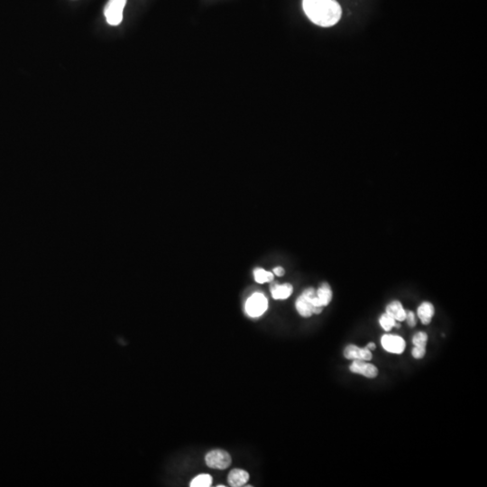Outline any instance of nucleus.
Instances as JSON below:
<instances>
[{
  "mask_svg": "<svg viewBox=\"0 0 487 487\" xmlns=\"http://www.w3.org/2000/svg\"><path fill=\"white\" fill-rule=\"evenodd\" d=\"M428 343V335L425 332H418L413 338L414 346H426Z\"/></svg>",
  "mask_w": 487,
  "mask_h": 487,
  "instance_id": "obj_17",
  "label": "nucleus"
},
{
  "mask_svg": "<svg viewBox=\"0 0 487 487\" xmlns=\"http://www.w3.org/2000/svg\"><path fill=\"white\" fill-rule=\"evenodd\" d=\"M254 275L256 283H271L274 278L272 272H268L262 268H256L254 271Z\"/></svg>",
  "mask_w": 487,
  "mask_h": 487,
  "instance_id": "obj_14",
  "label": "nucleus"
},
{
  "mask_svg": "<svg viewBox=\"0 0 487 487\" xmlns=\"http://www.w3.org/2000/svg\"><path fill=\"white\" fill-rule=\"evenodd\" d=\"M249 480V474L243 469H233L229 475L227 481L230 487H240L245 486Z\"/></svg>",
  "mask_w": 487,
  "mask_h": 487,
  "instance_id": "obj_9",
  "label": "nucleus"
},
{
  "mask_svg": "<svg viewBox=\"0 0 487 487\" xmlns=\"http://www.w3.org/2000/svg\"><path fill=\"white\" fill-rule=\"evenodd\" d=\"M379 323L382 329H385V331H390L393 327H400L398 324H396V320L386 312L381 315Z\"/></svg>",
  "mask_w": 487,
  "mask_h": 487,
  "instance_id": "obj_15",
  "label": "nucleus"
},
{
  "mask_svg": "<svg viewBox=\"0 0 487 487\" xmlns=\"http://www.w3.org/2000/svg\"><path fill=\"white\" fill-rule=\"evenodd\" d=\"M293 292V287L290 283L284 284H272L271 286V293L274 300H285L288 299Z\"/></svg>",
  "mask_w": 487,
  "mask_h": 487,
  "instance_id": "obj_10",
  "label": "nucleus"
},
{
  "mask_svg": "<svg viewBox=\"0 0 487 487\" xmlns=\"http://www.w3.org/2000/svg\"><path fill=\"white\" fill-rule=\"evenodd\" d=\"M205 461L207 465L210 468L224 470L230 466L232 459L230 455L226 451L216 449L206 455Z\"/></svg>",
  "mask_w": 487,
  "mask_h": 487,
  "instance_id": "obj_4",
  "label": "nucleus"
},
{
  "mask_svg": "<svg viewBox=\"0 0 487 487\" xmlns=\"http://www.w3.org/2000/svg\"><path fill=\"white\" fill-rule=\"evenodd\" d=\"M212 484V477L208 474H202L196 476L191 482L192 487H209Z\"/></svg>",
  "mask_w": 487,
  "mask_h": 487,
  "instance_id": "obj_16",
  "label": "nucleus"
},
{
  "mask_svg": "<svg viewBox=\"0 0 487 487\" xmlns=\"http://www.w3.org/2000/svg\"><path fill=\"white\" fill-rule=\"evenodd\" d=\"M349 370L354 374H361L367 378H375L378 375V369L375 365L360 359L352 360Z\"/></svg>",
  "mask_w": 487,
  "mask_h": 487,
  "instance_id": "obj_7",
  "label": "nucleus"
},
{
  "mask_svg": "<svg viewBox=\"0 0 487 487\" xmlns=\"http://www.w3.org/2000/svg\"><path fill=\"white\" fill-rule=\"evenodd\" d=\"M302 7L312 23L329 27L338 23L342 16V9L336 0H303Z\"/></svg>",
  "mask_w": 487,
  "mask_h": 487,
  "instance_id": "obj_1",
  "label": "nucleus"
},
{
  "mask_svg": "<svg viewBox=\"0 0 487 487\" xmlns=\"http://www.w3.org/2000/svg\"><path fill=\"white\" fill-rule=\"evenodd\" d=\"M317 299L321 302L323 306L326 307L329 305L330 301L332 300V290L329 286V283H323L320 287L316 292Z\"/></svg>",
  "mask_w": 487,
  "mask_h": 487,
  "instance_id": "obj_13",
  "label": "nucleus"
},
{
  "mask_svg": "<svg viewBox=\"0 0 487 487\" xmlns=\"http://www.w3.org/2000/svg\"><path fill=\"white\" fill-rule=\"evenodd\" d=\"M272 272H273L274 274H276V275L279 276V277H281V276H283V275H284V272H285V271H284V269H283V267H275V268L273 269Z\"/></svg>",
  "mask_w": 487,
  "mask_h": 487,
  "instance_id": "obj_20",
  "label": "nucleus"
},
{
  "mask_svg": "<svg viewBox=\"0 0 487 487\" xmlns=\"http://www.w3.org/2000/svg\"><path fill=\"white\" fill-rule=\"evenodd\" d=\"M417 314L420 321L424 325H429L432 320V317L435 314V309L432 303L429 301L422 302L417 310Z\"/></svg>",
  "mask_w": 487,
  "mask_h": 487,
  "instance_id": "obj_11",
  "label": "nucleus"
},
{
  "mask_svg": "<svg viewBox=\"0 0 487 487\" xmlns=\"http://www.w3.org/2000/svg\"><path fill=\"white\" fill-rule=\"evenodd\" d=\"M316 295V291L313 288L305 290L296 300L295 307L301 317H310L314 314V306L312 299Z\"/></svg>",
  "mask_w": 487,
  "mask_h": 487,
  "instance_id": "obj_5",
  "label": "nucleus"
},
{
  "mask_svg": "<svg viewBox=\"0 0 487 487\" xmlns=\"http://www.w3.org/2000/svg\"><path fill=\"white\" fill-rule=\"evenodd\" d=\"M127 0H108L104 8V15L108 24L117 26L123 20V12Z\"/></svg>",
  "mask_w": 487,
  "mask_h": 487,
  "instance_id": "obj_2",
  "label": "nucleus"
},
{
  "mask_svg": "<svg viewBox=\"0 0 487 487\" xmlns=\"http://www.w3.org/2000/svg\"><path fill=\"white\" fill-rule=\"evenodd\" d=\"M425 354H426V346H414V349L412 351V355L415 359L423 358Z\"/></svg>",
  "mask_w": 487,
  "mask_h": 487,
  "instance_id": "obj_18",
  "label": "nucleus"
},
{
  "mask_svg": "<svg viewBox=\"0 0 487 487\" xmlns=\"http://www.w3.org/2000/svg\"><path fill=\"white\" fill-rule=\"evenodd\" d=\"M408 322V325L410 327H414L416 325V318H415V315L413 312H406V318H405Z\"/></svg>",
  "mask_w": 487,
  "mask_h": 487,
  "instance_id": "obj_19",
  "label": "nucleus"
},
{
  "mask_svg": "<svg viewBox=\"0 0 487 487\" xmlns=\"http://www.w3.org/2000/svg\"><path fill=\"white\" fill-rule=\"evenodd\" d=\"M268 300L267 297L260 292H255L250 296L245 302V312L250 317H257L267 312Z\"/></svg>",
  "mask_w": 487,
  "mask_h": 487,
  "instance_id": "obj_3",
  "label": "nucleus"
},
{
  "mask_svg": "<svg viewBox=\"0 0 487 487\" xmlns=\"http://www.w3.org/2000/svg\"><path fill=\"white\" fill-rule=\"evenodd\" d=\"M386 313L393 317L396 321H403L406 318V311L403 309L399 300H393L386 306Z\"/></svg>",
  "mask_w": 487,
  "mask_h": 487,
  "instance_id": "obj_12",
  "label": "nucleus"
},
{
  "mask_svg": "<svg viewBox=\"0 0 487 487\" xmlns=\"http://www.w3.org/2000/svg\"><path fill=\"white\" fill-rule=\"evenodd\" d=\"M381 344L385 351L397 355L402 354L406 347L405 340H403L402 337L396 335H384L381 338Z\"/></svg>",
  "mask_w": 487,
  "mask_h": 487,
  "instance_id": "obj_6",
  "label": "nucleus"
},
{
  "mask_svg": "<svg viewBox=\"0 0 487 487\" xmlns=\"http://www.w3.org/2000/svg\"><path fill=\"white\" fill-rule=\"evenodd\" d=\"M344 357L348 360H365L370 361L373 358L372 351L369 350L367 347H359L356 345H347L344 349Z\"/></svg>",
  "mask_w": 487,
  "mask_h": 487,
  "instance_id": "obj_8",
  "label": "nucleus"
},
{
  "mask_svg": "<svg viewBox=\"0 0 487 487\" xmlns=\"http://www.w3.org/2000/svg\"><path fill=\"white\" fill-rule=\"evenodd\" d=\"M365 347H367L369 350H371V351H372V350H374V349H375V347H376V346H375V344H374V343L371 342V343L367 344V346H365Z\"/></svg>",
  "mask_w": 487,
  "mask_h": 487,
  "instance_id": "obj_21",
  "label": "nucleus"
}]
</instances>
